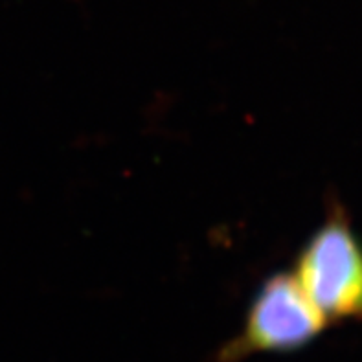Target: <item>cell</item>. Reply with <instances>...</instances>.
<instances>
[{"label":"cell","mask_w":362,"mask_h":362,"mask_svg":"<svg viewBox=\"0 0 362 362\" xmlns=\"http://www.w3.org/2000/svg\"><path fill=\"white\" fill-rule=\"evenodd\" d=\"M293 276L327 324L362 320V243L340 211L311 235Z\"/></svg>","instance_id":"cell-1"},{"label":"cell","mask_w":362,"mask_h":362,"mask_svg":"<svg viewBox=\"0 0 362 362\" xmlns=\"http://www.w3.org/2000/svg\"><path fill=\"white\" fill-rule=\"evenodd\" d=\"M327 322L293 274L271 276L254 296L243 329L219 351V362H241L256 354L302 349Z\"/></svg>","instance_id":"cell-2"}]
</instances>
